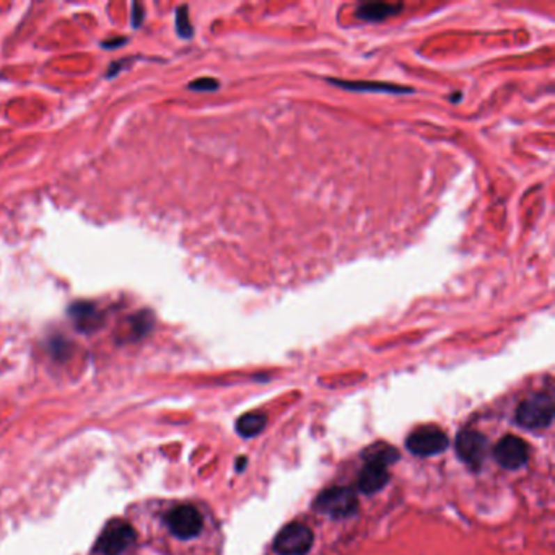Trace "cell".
I'll return each instance as SVG.
<instances>
[{
  "mask_svg": "<svg viewBox=\"0 0 555 555\" xmlns=\"http://www.w3.org/2000/svg\"><path fill=\"white\" fill-rule=\"evenodd\" d=\"M331 84H336L342 86V88H349L354 91H384V93H412L414 90L405 88V86L389 85V84H361V81H342V80H329Z\"/></svg>",
  "mask_w": 555,
  "mask_h": 555,
  "instance_id": "obj_13",
  "label": "cell"
},
{
  "mask_svg": "<svg viewBox=\"0 0 555 555\" xmlns=\"http://www.w3.org/2000/svg\"><path fill=\"white\" fill-rule=\"evenodd\" d=\"M315 506L321 513L339 519L352 516L359 510V499L357 492L349 487H331L318 495Z\"/></svg>",
  "mask_w": 555,
  "mask_h": 555,
  "instance_id": "obj_3",
  "label": "cell"
},
{
  "mask_svg": "<svg viewBox=\"0 0 555 555\" xmlns=\"http://www.w3.org/2000/svg\"><path fill=\"white\" fill-rule=\"evenodd\" d=\"M313 531L302 523H290L274 540V550L279 555H306L313 547Z\"/></svg>",
  "mask_w": 555,
  "mask_h": 555,
  "instance_id": "obj_4",
  "label": "cell"
},
{
  "mask_svg": "<svg viewBox=\"0 0 555 555\" xmlns=\"http://www.w3.org/2000/svg\"><path fill=\"white\" fill-rule=\"evenodd\" d=\"M166 524L173 536H176L178 539L187 540L201 534L204 521L194 506L180 505L166 515Z\"/></svg>",
  "mask_w": 555,
  "mask_h": 555,
  "instance_id": "obj_6",
  "label": "cell"
},
{
  "mask_svg": "<svg viewBox=\"0 0 555 555\" xmlns=\"http://www.w3.org/2000/svg\"><path fill=\"white\" fill-rule=\"evenodd\" d=\"M49 350L56 359L64 360L67 357V352H69V342L62 339V337H56V339H51L49 342Z\"/></svg>",
  "mask_w": 555,
  "mask_h": 555,
  "instance_id": "obj_17",
  "label": "cell"
},
{
  "mask_svg": "<svg viewBox=\"0 0 555 555\" xmlns=\"http://www.w3.org/2000/svg\"><path fill=\"white\" fill-rule=\"evenodd\" d=\"M265 423H267V417L264 414L248 412L238 419V422H236V432L241 437L251 438L259 435L265 428Z\"/></svg>",
  "mask_w": 555,
  "mask_h": 555,
  "instance_id": "obj_12",
  "label": "cell"
},
{
  "mask_svg": "<svg viewBox=\"0 0 555 555\" xmlns=\"http://www.w3.org/2000/svg\"><path fill=\"white\" fill-rule=\"evenodd\" d=\"M450 445L445 432L435 425L421 427L414 430L405 440V446L417 456H433L443 453Z\"/></svg>",
  "mask_w": 555,
  "mask_h": 555,
  "instance_id": "obj_5",
  "label": "cell"
},
{
  "mask_svg": "<svg viewBox=\"0 0 555 555\" xmlns=\"http://www.w3.org/2000/svg\"><path fill=\"white\" fill-rule=\"evenodd\" d=\"M554 399L549 394H534L516 409V422L529 430H539L552 423Z\"/></svg>",
  "mask_w": 555,
  "mask_h": 555,
  "instance_id": "obj_2",
  "label": "cell"
},
{
  "mask_svg": "<svg viewBox=\"0 0 555 555\" xmlns=\"http://www.w3.org/2000/svg\"><path fill=\"white\" fill-rule=\"evenodd\" d=\"M219 80L210 79V77H204V79H197L189 84V90L194 91H215L219 88Z\"/></svg>",
  "mask_w": 555,
  "mask_h": 555,
  "instance_id": "obj_16",
  "label": "cell"
},
{
  "mask_svg": "<svg viewBox=\"0 0 555 555\" xmlns=\"http://www.w3.org/2000/svg\"><path fill=\"white\" fill-rule=\"evenodd\" d=\"M153 316L150 311H139L137 315L130 318V327H132V341H139L141 337L147 336L153 329Z\"/></svg>",
  "mask_w": 555,
  "mask_h": 555,
  "instance_id": "obj_14",
  "label": "cell"
},
{
  "mask_svg": "<svg viewBox=\"0 0 555 555\" xmlns=\"http://www.w3.org/2000/svg\"><path fill=\"white\" fill-rule=\"evenodd\" d=\"M398 451L393 446L376 445L365 453V466L359 476V490L371 495L380 492L389 482L388 467L398 461Z\"/></svg>",
  "mask_w": 555,
  "mask_h": 555,
  "instance_id": "obj_1",
  "label": "cell"
},
{
  "mask_svg": "<svg viewBox=\"0 0 555 555\" xmlns=\"http://www.w3.org/2000/svg\"><path fill=\"white\" fill-rule=\"evenodd\" d=\"M456 453L462 462H466L472 469H479L487 453H489V441L482 433L472 430V428H466V430L458 433Z\"/></svg>",
  "mask_w": 555,
  "mask_h": 555,
  "instance_id": "obj_7",
  "label": "cell"
},
{
  "mask_svg": "<svg viewBox=\"0 0 555 555\" xmlns=\"http://www.w3.org/2000/svg\"><path fill=\"white\" fill-rule=\"evenodd\" d=\"M135 540V531L124 521L108 526L96 542V550L101 555H120L125 552Z\"/></svg>",
  "mask_w": 555,
  "mask_h": 555,
  "instance_id": "obj_8",
  "label": "cell"
},
{
  "mask_svg": "<svg viewBox=\"0 0 555 555\" xmlns=\"http://www.w3.org/2000/svg\"><path fill=\"white\" fill-rule=\"evenodd\" d=\"M494 455L500 466L506 469H519L529 458L528 443L515 435H506L497 443Z\"/></svg>",
  "mask_w": 555,
  "mask_h": 555,
  "instance_id": "obj_9",
  "label": "cell"
},
{
  "mask_svg": "<svg viewBox=\"0 0 555 555\" xmlns=\"http://www.w3.org/2000/svg\"><path fill=\"white\" fill-rule=\"evenodd\" d=\"M176 31L182 40H189L194 35V30H192L191 20H189V10H187V6H181L176 8Z\"/></svg>",
  "mask_w": 555,
  "mask_h": 555,
  "instance_id": "obj_15",
  "label": "cell"
},
{
  "mask_svg": "<svg viewBox=\"0 0 555 555\" xmlns=\"http://www.w3.org/2000/svg\"><path fill=\"white\" fill-rule=\"evenodd\" d=\"M143 18H146V10L139 2H135L132 6V25L134 28H141Z\"/></svg>",
  "mask_w": 555,
  "mask_h": 555,
  "instance_id": "obj_18",
  "label": "cell"
},
{
  "mask_svg": "<svg viewBox=\"0 0 555 555\" xmlns=\"http://www.w3.org/2000/svg\"><path fill=\"white\" fill-rule=\"evenodd\" d=\"M402 3L393 2H366L357 8L355 15L365 22H381L384 18L399 15Z\"/></svg>",
  "mask_w": 555,
  "mask_h": 555,
  "instance_id": "obj_11",
  "label": "cell"
},
{
  "mask_svg": "<svg viewBox=\"0 0 555 555\" xmlns=\"http://www.w3.org/2000/svg\"><path fill=\"white\" fill-rule=\"evenodd\" d=\"M127 38H114L113 41H108L106 40L104 42H101V46L103 47H106V49H114V47H120V46H124V45H127Z\"/></svg>",
  "mask_w": 555,
  "mask_h": 555,
  "instance_id": "obj_19",
  "label": "cell"
},
{
  "mask_svg": "<svg viewBox=\"0 0 555 555\" xmlns=\"http://www.w3.org/2000/svg\"><path fill=\"white\" fill-rule=\"evenodd\" d=\"M67 315L74 321L75 329L90 334L103 325V313L90 302H75L67 310Z\"/></svg>",
  "mask_w": 555,
  "mask_h": 555,
  "instance_id": "obj_10",
  "label": "cell"
}]
</instances>
